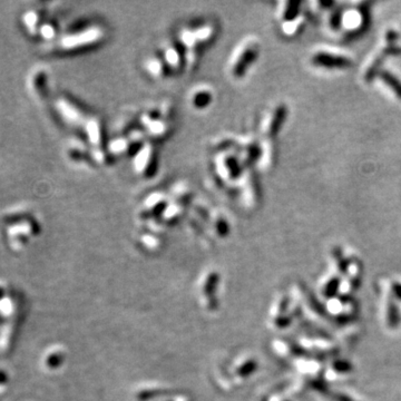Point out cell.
Returning a JSON list of instances; mask_svg holds the SVG:
<instances>
[{
    "mask_svg": "<svg viewBox=\"0 0 401 401\" xmlns=\"http://www.w3.org/2000/svg\"><path fill=\"white\" fill-rule=\"evenodd\" d=\"M312 62L326 68H347L351 65V61L346 57L326 54V52H319L312 58Z\"/></svg>",
    "mask_w": 401,
    "mask_h": 401,
    "instance_id": "52a82bcc",
    "label": "cell"
},
{
    "mask_svg": "<svg viewBox=\"0 0 401 401\" xmlns=\"http://www.w3.org/2000/svg\"><path fill=\"white\" fill-rule=\"evenodd\" d=\"M299 11H300V2H289L287 4L286 11L283 14V19L287 21H291L296 19Z\"/></svg>",
    "mask_w": 401,
    "mask_h": 401,
    "instance_id": "7c38bea8",
    "label": "cell"
},
{
    "mask_svg": "<svg viewBox=\"0 0 401 401\" xmlns=\"http://www.w3.org/2000/svg\"><path fill=\"white\" fill-rule=\"evenodd\" d=\"M341 20H342V18H341V12H336V13H333V16H332V18H331V21H330V23H331V26H332V28L333 29H338V28H340V25H341Z\"/></svg>",
    "mask_w": 401,
    "mask_h": 401,
    "instance_id": "4fadbf2b",
    "label": "cell"
},
{
    "mask_svg": "<svg viewBox=\"0 0 401 401\" xmlns=\"http://www.w3.org/2000/svg\"><path fill=\"white\" fill-rule=\"evenodd\" d=\"M162 58L170 70L180 69L186 59L185 54H183V49L178 47L177 43L166 45L164 48Z\"/></svg>",
    "mask_w": 401,
    "mask_h": 401,
    "instance_id": "8992f818",
    "label": "cell"
},
{
    "mask_svg": "<svg viewBox=\"0 0 401 401\" xmlns=\"http://www.w3.org/2000/svg\"><path fill=\"white\" fill-rule=\"evenodd\" d=\"M380 77L381 79L387 84V86H389L390 88L395 91V94L401 99V81L397 78V77L393 74H390L387 70L381 71Z\"/></svg>",
    "mask_w": 401,
    "mask_h": 401,
    "instance_id": "8fae6325",
    "label": "cell"
},
{
    "mask_svg": "<svg viewBox=\"0 0 401 401\" xmlns=\"http://www.w3.org/2000/svg\"><path fill=\"white\" fill-rule=\"evenodd\" d=\"M104 37V32L98 26H91L83 30H78L65 38L64 46L68 49H77L97 43Z\"/></svg>",
    "mask_w": 401,
    "mask_h": 401,
    "instance_id": "277c9868",
    "label": "cell"
},
{
    "mask_svg": "<svg viewBox=\"0 0 401 401\" xmlns=\"http://www.w3.org/2000/svg\"><path fill=\"white\" fill-rule=\"evenodd\" d=\"M216 156L215 168L216 174L222 181L231 184L232 182L239 180L242 176V161L236 157L230 151H221Z\"/></svg>",
    "mask_w": 401,
    "mask_h": 401,
    "instance_id": "3957f363",
    "label": "cell"
},
{
    "mask_svg": "<svg viewBox=\"0 0 401 401\" xmlns=\"http://www.w3.org/2000/svg\"><path fill=\"white\" fill-rule=\"evenodd\" d=\"M215 28L211 23L184 28L180 33V42L182 47L187 49L186 61L196 60L195 51L200 46L209 42L214 37Z\"/></svg>",
    "mask_w": 401,
    "mask_h": 401,
    "instance_id": "6da1fadb",
    "label": "cell"
},
{
    "mask_svg": "<svg viewBox=\"0 0 401 401\" xmlns=\"http://www.w3.org/2000/svg\"><path fill=\"white\" fill-rule=\"evenodd\" d=\"M212 100H213V91L206 86L196 87L192 90L190 96L191 104L196 109L206 108L212 103Z\"/></svg>",
    "mask_w": 401,
    "mask_h": 401,
    "instance_id": "ba28073f",
    "label": "cell"
},
{
    "mask_svg": "<svg viewBox=\"0 0 401 401\" xmlns=\"http://www.w3.org/2000/svg\"><path fill=\"white\" fill-rule=\"evenodd\" d=\"M154 151L153 147L149 145H145V146L139 149L134 157V168L138 174L141 175H147L151 174L154 168Z\"/></svg>",
    "mask_w": 401,
    "mask_h": 401,
    "instance_id": "5b68a950",
    "label": "cell"
},
{
    "mask_svg": "<svg viewBox=\"0 0 401 401\" xmlns=\"http://www.w3.org/2000/svg\"><path fill=\"white\" fill-rule=\"evenodd\" d=\"M287 116H288L287 106L281 105L274 110L272 118H271V122H270L269 128H268V133L270 136H275V135L280 132V129H281L283 126V123L286 122Z\"/></svg>",
    "mask_w": 401,
    "mask_h": 401,
    "instance_id": "9c48e42d",
    "label": "cell"
},
{
    "mask_svg": "<svg viewBox=\"0 0 401 401\" xmlns=\"http://www.w3.org/2000/svg\"><path fill=\"white\" fill-rule=\"evenodd\" d=\"M259 56V46L253 42H245L231 55L228 68L234 78H242Z\"/></svg>",
    "mask_w": 401,
    "mask_h": 401,
    "instance_id": "7a4b0ae2",
    "label": "cell"
},
{
    "mask_svg": "<svg viewBox=\"0 0 401 401\" xmlns=\"http://www.w3.org/2000/svg\"><path fill=\"white\" fill-rule=\"evenodd\" d=\"M145 69L147 70L153 77L155 78H159V77H164L167 72V66L165 64V61L163 60L162 56L161 57H151L145 61Z\"/></svg>",
    "mask_w": 401,
    "mask_h": 401,
    "instance_id": "30bf717a",
    "label": "cell"
}]
</instances>
